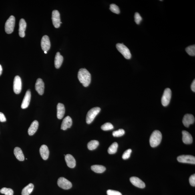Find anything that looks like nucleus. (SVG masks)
<instances>
[{
  "instance_id": "nucleus-15",
  "label": "nucleus",
  "mask_w": 195,
  "mask_h": 195,
  "mask_svg": "<svg viewBox=\"0 0 195 195\" xmlns=\"http://www.w3.org/2000/svg\"><path fill=\"white\" fill-rule=\"evenodd\" d=\"M130 181L133 185L137 187L140 188H144L145 187V183L137 177H131L130 178Z\"/></svg>"
},
{
  "instance_id": "nucleus-23",
  "label": "nucleus",
  "mask_w": 195,
  "mask_h": 195,
  "mask_svg": "<svg viewBox=\"0 0 195 195\" xmlns=\"http://www.w3.org/2000/svg\"><path fill=\"white\" fill-rule=\"evenodd\" d=\"M63 61V57L59 52H57L55 58V66L56 68L58 69L61 66Z\"/></svg>"
},
{
  "instance_id": "nucleus-10",
  "label": "nucleus",
  "mask_w": 195,
  "mask_h": 195,
  "mask_svg": "<svg viewBox=\"0 0 195 195\" xmlns=\"http://www.w3.org/2000/svg\"><path fill=\"white\" fill-rule=\"evenodd\" d=\"M13 89L14 92L16 94L20 93L22 89V82L20 77L17 75L13 81Z\"/></svg>"
},
{
  "instance_id": "nucleus-31",
  "label": "nucleus",
  "mask_w": 195,
  "mask_h": 195,
  "mask_svg": "<svg viewBox=\"0 0 195 195\" xmlns=\"http://www.w3.org/2000/svg\"><path fill=\"white\" fill-rule=\"evenodd\" d=\"M102 130L105 131L112 130L113 129V126L111 123H106L101 126Z\"/></svg>"
},
{
  "instance_id": "nucleus-7",
  "label": "nucleus",
  "mask_w": 195,
  "mask_h": 195,
  "mask_svg": "<svg viewBox=\"0 0 195 195\" xmlns=\"http://www.w3.org/2000/svg\"><path fill=\"white\" fill-rule=\"evenodd\" d=\"M57 184L60 187L64 189H69L72 187V184L71 182L63 177H61L58 179Z\"/></svg>"
},
{
  "instance_id": "nucleus-9",
  "label": "nucleus",
  "mask_w": 195,
  "mask_h": 195,
  "mask_svg": "<svg viewBox=\"0 0 195 195\" xmlns=\"http://www.w3.org/2000/svg\"><path fill=\"white\" fill-rule=\"evenodd\" d=\"M52 20L53 26L57 28H59L61 24L62 23L61 21L60 15L59 12L57 10H54L52 12Z\"/></svg>"
},
{
  "instance_id": "nucleus-20",
  "label": "nucleus",
  "mask_w": 195,
  "mask_h": 195,
  "mask_svg": "<svg viewBox=\"0 0 195 195\" xmlns=\"http://www.w3.org/2000/svg\"><path fill=\"white\" fill-rule=\"evenodd\" d=\"M182 141L185 144H190L193 142L192 135L187 131H183L182 132Z\"/></svg>"
},
{
  "instance_id": "nucleus-4",
  "label": "nucleus",
  "mask_w": 195,
  "mask_h": 195,
  "mask_svg": "<svg viewBox=\"0 0 195 195\" xmlns=\"http://www.w3.org/2000/svg\"><path fill=\"white\" fill-rule=\"evenodd\" d=\"M15 23V18L13 16H11L7 20L5 23V30L6 32L10 34L13 32L14 29Z\"/></svg>"
},
{
  "instance_id": "nucleus-37",
  "label": "nucleus",
  "mask_w": 195,
  "mask_h": 195,
  "mask_svg": "<svg viewBox=\"0 0 195 195\" xmlns=\"http://www.w3.org/2000/svg\"><path fill=\"white\" fill-rule=\"evenodd\" d=\"M190 184L191 186H195V174L193 175H192L190 176L189 179Z\"/></svg>"
},
{
  "instance_id": "nucleus-19",
  "label": "nucleus",
  "mask_w": 195,
  "mask_h": 195,
  "mask_svg": "<svg viewBox=\"0 0 195 195\" xmlns=\"http://www.w3.org/2000/svg\"><path fill=\"white\" fill-rule=\"evenodd\" d=\"M40 154L43 160H46L49 158V151L46 145H42L39 149Z\"/></svg>"
},
{
  "instance_id": "nucleus-6",
  "label": "nucleus",
  "mask_w": 195,
  "mask_h": 195,
  "mask_svg": "<svg viewBox=\"0 0 195 195\" xmlns=\"http://www.w3.org/2000/svg\"><path fill=\"white\" fill-rule=\"evenodd\" d=\"M171 90L170 88H166L164 91L162 98V103L164 106H167L170 103L171 97Z\"/></svg>"
},
{
  "instance_id": "nucleus-22",
  "label": "nucleus",
  "mask_w": 195,
  "mask_h": 195,
  "mask_svg": "<svg viewBox=\"0 0 195 195\" xmlns=\"http://www.w3.org/2000/svg\"><path fill=\"white\" fill-rule=\"evenodd\" d=\"M39 126L38 121L35 120L32 123L30 127L28 130V133L30 136H32L36 132Z\"/></svg>"
},
{
  "instance_id": "nucleus-21",
  "label": "nucleus",
  "mask_w": 195,
  "mask_h": 195,
  "mask_svg": "<svg viewBox=\"0 0 195 195\" xmlns=\"http://www.w3.org/2000/svg\"><path fill=\"white\" fill-rule=\"evenodd\" d=\"M57 118L61 119L64 116L65 113L64 105L61 103H59L57 106Z\"/></svg>"
},
{
  "instance_id": "nucleus-24",
  "label": "nucleus",
  "mask_w": 195,
  "mask_h": 195,
  "mask_svg": "<svg viewBox=\"0 0 195 195\" xmlns=\"http://www.w3.org/2000/svg\"><path fill=\"white\" fill-rule=\"evenodd\" d=\"M14 154L18 160L20 161L24 160V156L21 149L19 147H16L14 150Z\"/></svg>"
},
{
  "instance_id": "nucleus-38",
  "label": "nucleus",
  "mask_w": 195,
  "mask_h": 195,
  "mask_svg": "<svg viewBox=\"0 0 195 195\" xmlns=\"http://www.w3.org/2000/svg\"><path fill=\"white\" fill-rule=\"evenodd\" d=\"M6 121V119L3 113L0 112V121L2 122H5Z\"/></svg>"
},
{
  "instance_id": "nucleus-17",
  "label": "nucleus",
  "mask_w": 195,
  "mask_h": 195,
  "mask_svg": "<svg viewBox=\"0 0 195 195\" xmlns=\"http://www.w3.org/2000/svg\"><path fill=\"white\" fill-rule=\"evenodd\" d=\"M65 162L67 166L70 168H74L76 165V161L74 157L70 154L65 155Z\"/></svg>"
},
{
  "instance_id": "nucleus-14",
  "label": "nucleus",
  "mask_w": 195,
  "mask_h": 195,
  "mask_svg": "<svg viewBox=\"0 0 195 195\" xmlns=\"http://www.w3.org/2000/svg\"><path fill=\"white\" fill-rule=\"evenodd\" d=\"M31 92L30 90H28L25 93L24 97L21 105V108L25 109L28 108L30 104L31 99Z\"/></svg>"
},
{
  "instance_id": "nucleus-41",
  "label": "nucleus",
  "mask_w": 195,
  "mask_h": 195,
  "mask_svg": "<svg viewBox=\"0 0 195 195\" xmlns=\"http://www.w3.org/2000/svg\"><path fill=\"white\" fill-rule=\"evenodd\" d=\"M44 53H45V54H46V53H47V51H44Z\"/></svg>"
},
{
  "instance_id": "nucleus-18",
  "label": "nucleus",
  "mask_w": 195,
  "mask_h": 195,
  "mask_svg": "<svg viewBox=\"0 0 195 195\" xmlns=\"http://www.w3.org/2000/svg\"><path fill=\"white\" fill-rule=\"evenodd\" d=\"M19 26V35L21 37L23 38L25 36L27 27V23L24 19H21L20 20Z\"/></svg>"
},
{
  "instance_id": "nucleus-13",
  "label": "nucleus",
  "mask_w": 195,
  "mask_h": 195,
  "mask_svg": "<svg viewBox=\"0 0 195 195\" xmlns=\"http://www.w3.org/2000/svg\"><path fill=\"white\" fill-rule=\"evenodd\" d=\"M35 89L39 95H42L43 94L45 84L42 79L39 78L37 79L35 84Z\"/></svg>"
},
{
  "instance_id": "nucleus-26",
  "label": "nucleus",
  "mask_w": 195,
  "mask_h": 195,
  "mask_svg": "<svg viewBox=\"0 0 195 195\" xmlns=\"http://www.w3.org/2000/svg\"><path fill=\"white\" fill-rule=\"evenodd\" d=\"M91 169L93 171L97 173H102L106 170L105 166L99 165H93L91 166Z\"/></svg>"
},
{
  "instance_id": "nucleus-25",
  "label": "nucleus",
  "mask_w": 195,
  "mask_h": 195,
  "mask_svg": "<svg viewBox=\"0 0 195 195\" xmlns=\"http://www.w3.org/2000/svg\"><path fill=\"white\" fill-rule=\"evenodd\" d=\"M34 187V185L33 184L30 183L25 188H24L22 191V195H29L32 192Z\"/></svg>"
},
{
  "instance_id": "nucleus-33",
  "label": "nucleus",
  "mask_w": 195,
  "mask_h": 195,
  "mask_svg": "<svg viewBox=\"0 0 195 195\" xmlns=\"http://www.w3.org/2000/svg\"><path fill=\"white\" fill-rule=\"evenodd\" d=\"M109 9L113 13L117 14L120 13V9H119V7L114 4H111Z\"/></svg>"
},
{
  "instance_id": "nucleus-36",
  "label": "nucleus",
  "mask_w": 195,
  "mask_h": 195,
  "mask_svg": "<svg viewBox=\"0 0 195 195\" xmlns=\"http://www.w3.org/2000/svg\"><path fill=\"white\" fill-rule=\"evenodd\" d=\"M107 193V195H122L120 192L112 190H108Z\"/></svg>"
},
{
  "instance_id": "nucleus-29",
  "label": "nucleus",
  "mask_w": 195,
  "mask_h": 195,
  "mask_svg": "<svg viewBox=\"0 0 195 195\" xmlns=\"http://www.w3.org/2000/svg\"><path fill=\"white\" fill-rule=\"evenodd\" d=\"M1 193L5 195H13V191L11 188H3L0 190Z\"/></svg>"
},
{
  "instance_id": "nucleus-30",
  "label": "nucleus",
  "mask_w": 195,
  "mask_h": 195,
  "mask_svg": "<svg viewBox=\"0 0 195 195\" xmlns=\"http://www.w3.org/2000/svg\"><path fill=\"white\" fill-rule=\"evenodd\" d=\"M186 51L189 55L192 56H194L195 55V45L190 46L187 47L186 49Z\"/></svg>"
},
{
  "instance_id": "nucleus-35",
  "label": "nucleus",
  "mask_w": 195,
  "mask_h": 195,
  "mask_svg": "<svg viewBox=\"0 0 195 195\" xmlns=\"http://www.w3.org/2000/svg\"><path fill=\"white\" fill-rule=\"evenodd\" d=\"M134 20L135 22L137 24H139L141 23V21L142 20V17L138 13H135L134 15Z\"/></svg>"
},
{
  "instance_id": "nucleus-27",
  "label": "nucleus",
  "mask_w": 195,
  "mask_h": 195,
  "mask_svg": "<svg viewBox=\"0 0 195 195\" xmlns=\"http://www.w3.org/2000/svg\"><path fill=\"white\" fill-rule=\"evenodd\" d=\"M99 142L97 140H92L87 144V148L90 150H95L99 146Z\"/></svg>"
},
{
  "instance_id": "nucleus-12",
  "label": "nucleus",
  "mask_w": 195,
  "mask_h": 195,
  "mask_svg": "<svg viewBox=\"0 0 195 195\" xmlns=\"http://www.w3.org/2000/svg\"><path fill=\"white\" fill-rule=\"evenodd\" d=\"M194 122L195 118L193 115L190 114H186L184 115L182 123L185 127H189L190 125L193 124Z\"/></svg>"
},
{
  "instance_id": "nucleus-32",
  "label": "nucleus",
  "mask_w": 195,
  "mask_h": 195,
  "mask_svg": "<svg viewBox=\"0 0 195 195\" xmlns=\"http://www.w3.org/2000/svg\"><path fill=\"white\" fill-rule=\"evenodd\" d=\"M125 132L124 129H119L118 130L113 132L112 135L115 137H120L125 134Z\"/></svg>"
},
{
  "instance_id": "nucleus-34",
  "label": "nucleus",
  "mask_w": 195,
  "mask_h": 195,
  "mask_svg": "<svg viewBox=\"0 0 195 195\" xmlns=\"http://www.w3.org/2000/svg\"><path fill=\"white\" fill-rule=\"evenodd\" d=\"M132 152V150L131 149H129L128 150L125 151L122 156V158L123 160H125L128 159L130 157L131 153Z\"/></svg>"
},
{
  "instance_id": "nucleus-40",
  "label": "nucleus",
  "mask_w": 195,
  "mask_h": 195,
  "mask_svg": "<svg viewBox=\"0 0 195 195\" xmlns=\"http://www.w3.org/2000/svg\"><path fill=\"white\" fill-rule=\"evenodd\" d=\"M2 72V68L1 65L0 64V76L1 75Z\"/></svg>"
},
{
  "instance_id": "nucleus-39",
  "label": "nucleus",
  "mask_w": 195,
  "mask_h": 195,
  "mask_svg": "<svg viewBox=\"0 0 195 195\" xmlns=\"http://www.w3.org/2000/svg\"><path fill=\"white\" fill-rule=\"evenodd\" d=\"M191 87L192 90L193 91V92H195V79H194L193 81V83H192V84L191 85Z\"/></svg>"
},
{
  "instance_id": "nucleus-2",
  "label": "nucleus",
  "mask_w": 195,
  "mask_h": 195,
  "mask_svg": "<svg viewBox=\"0 0 195 195\" xmlns=\"http://www.w3.org/2000/svg\"><path fill=\"white\" fill-rule=\"evenodd\" d=\"M162 140V134L160 131L156 130L152 133L150 137V144L153 148L158 146Z\"/></svg>"
},
{
  "instance_id": "nucleus-16",
  "label": "nucleus",
  "mask_w": 195,
  "mask_h": 195,
  "mask_svg": "<svg viewBox=\"0 0 195 195\" xmlns=\"http://www.w3.org/2000/svg\"><path fill=\"white\" fill-rule=\"evenodd\" d=\"M72 124V119L70 116H67L63 119L61 129L63 130H66L68 128H70Z\"/></svg>"
},
{
  "instance_id": "nucleus-5",
  "label": "nucleus",
  "mask_w": 195,
  "mask_h": 195,
  "mask_svg": "<svg viewBox=\"0 0 195 195\" xmlns=\"http://www.w3.org/2000/svg\"><path fill=\"white\" fill-rule=\"evenodd\" d=\"M116 47L117 50L123 55L125 59H129L131 58V53L128 48L123 43H117Z\"/></svg>"
},
{
  "instance_id": "nucleus-8",
  "label": "nucleus",
  "mask_w": 195,
  "mask_h": 195,
  "mask_svg": "<svg viewBox=\"0 0 195 195\" xmlns=\"http://www.w3.org/2000/svg\"><path fill=\"white\" fill-rule=\"evenodd\" d=\"M178 162L192 164H195V156L190 155H182L177 158Z\"/></svg>"
},
{
  "instance_id": "nucleus-28",
  "label": "nucleus",
  "mask_w": 195,
  "mask_h": 195,
  "mask_svg": "<svg viewBox=\"0 0 195 195\" xmlns=\"http://www.w3.org/2000/svg\"><path fill=\"white\" fill-rule=\"evenodd\" d=\"M118 145L116 142L113 143L108 149V152L109 154H114L117 152Z\"/></svg>"
},
{
  "instance_id": "nucleus-1",
  "label": "nucleus",
  "mask_w": 195,
  "mask_h": 195,
  "mask_svg": "<svg viewBox=\"0 0 195 195\" xmlns=\"http://www.w3.org/2000/svg\"><path fill=\"white\" fill-rule=\"evenodd\" d=\"M78 78L83 86L86 87L90 84L91 81V75L90 73L85 68H81L79 69L78 74Z\"/></svg>"
},
{
  "instance_id": "nucleus-3",
  "label": "nucleus",
  "mask_w": 195,
  "mask_h": 195,
  "mask_svg": "<svg viewBox=\"0 0 195 195\" xmlns=\"http://www.w3.org/2000/svg\"><path fill=\"white\" fill-rule=\"evenodd\" d=\"M101 109L99 107H95L89 110L86 117V122L87 124H90L94 120L95 117L98 114Z\"/></svg>"
},
{
  "instance_id": "nucleus-11",
  "label": "nucleus",
  "mask_w": 195,
  "mask_h": 195,
  "mask_svg": "<svg viewBox=\"0 0 195 195\" xmlns=\"http://www.w3.org/2000/svg\"><path fill=\"white\" fill-rule=\"evenodd\" d=\"M41 46L42 49L44 51L49 50L51 46L50 42V41L49 37L47 35L43 36L42 39L41 41Z\"/></svg>"
}]
</instances>
